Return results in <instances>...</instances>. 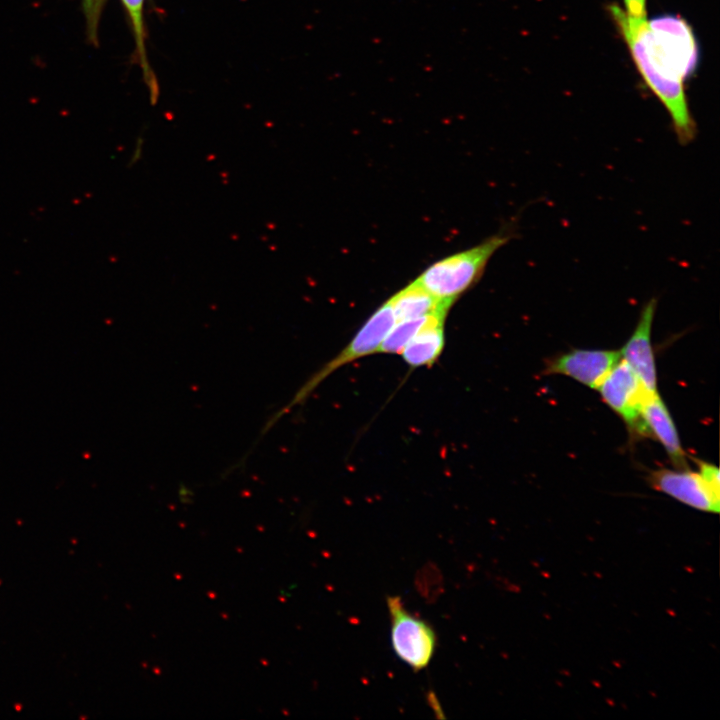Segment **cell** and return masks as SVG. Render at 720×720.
Wrapping results in <instances>:
<instances>
[{"instance_id":"cell-1","label":"cell","mask_w":720,"mask_h":720,"mask_svg":"<svg viewBox=\"0 0 720 720\" xmlns=\"http://www.w3.org/2000/svg\"><path fill=\"white\" fill-rule=\"evenodd\" d=\"M511 232L501 231L477 246L433 263L414 281L437 299L452 305L480 279L491 256L512 238Z\"/></svg>"},{"instance_id":"cell-2","label":"cell","mask_w":720,"mask_h":720,"mask_svg":"<svg viewBox=\"0 0 720 720\" xmlns=\"http://www.w3.org/2000/svg\"><path fill=\"white\" fill-rule=\"evenodd\" d=\"M396 321L391 304L387 300L370 316L348 345L336 357L313 374L286 406L270 417L262 434L266 433L280 417L294 406L303 403L312 391L335 370L359 358L378 352L382 341Z\"/></svg>"},{"instance_id":"cell-3","label":"cell","mask_w":720,"mask_h":720,"mask_svg":"<svg viewBox=\"0 0 720 720\" xmlns=\"http://www.w3.org/2000/svg\"><path fill=\"white\" fill-rule=\"evenodd\" d=\"M387 607L391 619V642L395 654L412 669L419 671L430 663L436 635L424 620L404 609L399 597H388Z\"/></svg>"},{"instance_id":"cell-4","label":"cell","mask_w":720,"mask_h":720,"mask_svg":"<svg viewBox=\"0 0 720 720\" xmlns=\"http://www.w3.org/2000/svg\"><path fill=\"white\" fill-rule=\"evenodd\" d=\"M602 400L634 432L641 434V410L649 392L634 370L621 360L610 370L597 388Z\"/></svg>"},{"instance_id":"cell-5","label":"cell","mask_w":720,"mask_h":720,"mask_svg":"<svg viewBox=\"0 0 720 720\" xmlns=\"http://www.w3.org/2000/svg\"><path fill=\"white\" fill-rule=\"evenodd\" d=\"M650 485L678 501L706 512H719L720 492L712 489L698 472L662 468L649 475Z\"/></svg>"},{"instance_id":"cell-6","label":"cell","mask_w":720,"mask_h":720,"mask_svg":"<svg viewBox=\"0 0 720 720\" xmlns=\"http://www.w3.org/2000/svg\"><path fill=\"white\" fill-rule=\"evenodd\" d=\"M616 350L575 349L548 361L544 374H560L597 389L610 370L620 361Z\"/></svg>"},{"instance_id":"cell-7","label":"cell","mask_w":720,"mask_h":720,"mask_svg":"<svg viewBox=\"0 0 720 720\" xmlns=\"http://www.w3.org/2000/svg\"><path fill=\"white\" fill-rule=\"evenodd\" d=\"M656 308V298H651L645 303L632 335L620 350L623 360L634 370L645 388L651 393L657 392V373L651 342Z\"/></svg>"},{"instance_id":"cell-8","label":"cell","mask_w":720,"mask_h":720,"mask_svg":"<svg viewBox=\"0 0 720 720\" xmlns=\"http://www.w3.org/2000/svg\"><path fill=\"white\" fill-rule=\"evenodd\" d=\"M641 422V435L652 436L660 442L675 468H688L675 424L657 392L646 398L641 410Z\"/></svg>"},{"instance_id":"cell-9","label":"cell","mask_w":720,"mask_h":720,"mask_svg":"<svg viewBox=\"0 0 720 720\" xmlns=\"http://www.w3.org/2000/svg\"><path fill=\"white\" fill-rule=\"evenodd\" d=\"M447 314L432 315L404 347L400 354L409 366H430L438 359L445 344L444 322Z\"/></svg>"},{"instance_id":"cell-10","label":"cell","mask_w":720,"mask_h":720,"mask_svg":"<svg viewBox=\"0 0 720 720\" xmlns=\"http://www.w3.org/2000/svg\"><path fill=\"white\" fill-rule=\"evenodd\" d=\"M388 300L397 321L448 312L451 306L431 295L415 281Z\"/></svg>"},{"instance_id":"cell-11","label":"cell","mask_w":720,"mask_h":720,"mask_svg":"<svg viewBox=\"0 0 720 720\" xmlns=\"http://www.w3.org/2000/svg\"><path fill=\"white\" fill-rule=\"evenodd\" d=\"M125 6L128 16L130 18L132 28L135 35V42L139 60L141 63L142 70L144 72V78L150 87L152 97H156L157 88L153 74L150 70L146 50H145V32L143 22V4L144 0H121Z\"/></svg>"},{"instance_id":"cell-12","label":"cell","mask_w":720,"mask_h":720,"mask_svg":"<svg viewBox=\"0 0 720 720\" xmlns=\"http://www.w3.org/2000/svg\"><path fill=\"white\" fill-rule=\"evenodd\" d=\"M432 315L396 321L382 341L378 352L386 354H400L407 343L426 324Z\"/></svg>"},{"instance_id":"cell-13","label":"cell","mask_w":720,"mask_h":720,"mask_svg":"<svg viewBox=\"0 0 720 720\" xmlns=\"http://www.w3.org/2000/svg\"><path fill=\"white\" fill-rule=\"evenodd\" d=\"M82 2L87 19L89 35L92 39H95L103 0H82Z\"/></svg>"},{"instance_id":"cell-14","label":"cell","mask_w":720,"mask_h":720,"mask_svg":"<svg viewBox=\"0 0 720 720\" xmlns=\"http://www.w3.org/2000/svg\"><path fill=\"white\" fill-rule=\"evenodd\" d=\"M698 473L701 475V477L706 481V483L715 491L720 492V477H719V469L717 466L703 462L698 461Z\"/></svg>"},{"instance_id":"cell-15","label":"cell","mask_w":720,"mask_h":720,"mask_svg":"<svg viewBox=\"0 0 720 720\" xmlns=\"http://www.w3.org/2000/svg\"><path fill=\"white\" fill-rule=\"evenodd\" d=\"M625 13L633 20H646V0H624Z\"/></svg>"}]
</instances>
